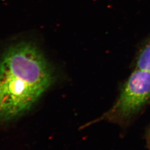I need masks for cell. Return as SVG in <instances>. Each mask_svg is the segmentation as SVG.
Here are the masks:
<instances>
[{"instance_id": "1", "label": "cell", "mask_w": 150, "mask_h": 150, "mask_svg": "<svg viewBox=\"0 0 150 150\" xmlns=\"http://www.w3.org/2000/svg\"><path fill=\"white\" fill-rule=\"evenodd\" d=\"M53 80L50 66L35 46H11L0 59V118L11 120L28 110Z\"/></svg>"}, {"instance_id": "3", "label": "cell", "mask_w": 150, "mask_h": 150, "mask_svg": "<svg viewBox=\"0 0 150 150\" xmlns=\"http://www.w3.org/2000/svg\"><path fill=\"white\" fill-rule=\"evenodd\" d=\"M136 69L150 71V38L139 50L136 59Z\"/></svg>"}, {"instance_id": "2", "label": "cell", "mask_w": 150, "mask_h": 150, "mask_svg": "<svg viewBox=\"0 0 150 150\" xmlns=\"http://www.w3.org/2000/svg\"><path fill=\"white\" fill-rule=\"evenodd\" d=\"M150 98V71L136 69L125 83L118 100L104 118L122 121L137 112Z\"/></svg>"}]
</instances>
